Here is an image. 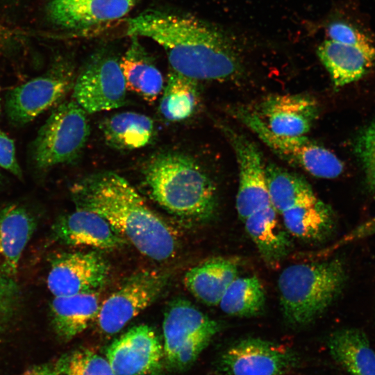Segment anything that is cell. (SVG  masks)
I'll return each instance as SVG.
<instances>
[{
	"mask_svg": "<svg viewBox=\"0 0 375 375\" xmlns=\"http://www.w3.org/2000/svg\"><path fill=\"white\" fill-rule=\"evenodd\" d=\"M214 335L209 333L199 334L185 342L168 362L177 369H184L192 365L206 347Z\"/></svg>",
	"mask_w": 375,
	"mask_h": 375,
	"instance_id": "obj_32",
	"label": "cell"
},
{
	"mask_svg": "<svg viewBox=\"0 0 375 375\" xmlns=\"http://www.w3.org/2000/svg\"><path fill=\"white\" fill-rule=\"evenodd\" d=\"M135 3V0H51L48 12L62 28L84 30L123 17Z\"/></svg>",
	"mask_w": 375,
	"mask_h": 375,
	"instance_id": "obj_16",
	"label": "cell"
},
{
	"mask_svg": "<svg viewBox=\"0 0 375 375\" xmlns=\"http://www.w3.org/2000/svg\"><path fill=\"white\" fill-rule=\"evenodd\" d=\"M317 55L334 85L342 87L360 78L375 62V44H347L325 40Z\"/></svg>",
	"mask_w": 375,
	"mask_h": 375,
	"instance_id": "obj_17",
	"label": "cell"
},
{
	"mask_svg": "<svg viewBox=\"0 0 375 375\" xmlns=\"http://www.w3.org/2000/svg\"><path fill=\"white\" fill-rule=\"evenodd\" d=\"M167 278L165 274L155 270L132 275L101 304L97 317L99 329L107 335L120 331L156 301Z\"/></svg>",
	"mask_w": 375,
	"mask_h": 375,
	"instance_id": "obj_7",
	"label": "cell"
},
{
	"mask_svg": "<svg viewBox=\"0 0 375 375\" xmlns=\"http://www.w3.org/2000/svg\"><path fill=\"white\" fill-rule=\"evenodd\" d=\"M55 241L70 246L112 250L127 240L102 216L90 210L76 209L59 217L51 228Z\"/></svg>",
	"mask_w": 375,
	"mask_h": 375,
	"instance_id": "obj_14",
	"label": "cell"
},
{
	"mask_svg": "<svg viewBox=\"0 0 375 375\" xmlns=\"http://www.w3.org/2000/svg\"><path fill=\"white\" fill-rule=\"evenodd\" d=\"M233 147L239 169V186L235 207L240 219L249 216L270 204L265 165L256 144L244 135L222 126Z\"/></svg>",
	"mask_w": 375,
	"mask_h": 375,
	"instance_id": "obj_12",
	"label": "cell"
},
{
	"mask_svg": "<svg viewBox=\"0 0 375 375\" xmlns=\"http://www.w3.org/2000/svg\"><path fill=\"white\" fill-rule=\"evenodd\" d=\"M127 33L165 51L172 70L195 81H228L241 70L239 56L221 33L193 17L149 10L127 20Z\"/></svg>",
	"mask_w": 375,
	"mask_h": 375,
	"instance_id": "obj_1",
	"label": "cell"
},
{
	"mask_svg": "<svg viewBox=\"0 0 375 375\" xmlns=\"http://www.w3.org/2000/svg\"><path fill=\"white\" fill-rule=\"evenodd\" d=\"M109 274L108 262L97 252L64 253L52 260L47 284L54 297L97 292Z\"/></svg>",
	"mask_w": 375,
	"mask_h": 375,
	"instance_id": "obj_11",
	"label": "cell"
},
{
	"mask_svg": "<svg viewBox=\"0 0 375 375\" xmlns=\"http://www.w3.org/2000/svg\"><path fill=\"white\" fill-rule=\"evenodd\" d=\"M318 112L317 101L311 97L289 94L267 97L257 112L272 132L285 136H303Z\"/></svg>",
	"mask_w": 375,
	"mask_h": 375,
	"instance_id": "obj_15",
	"label": "cell"
},
{
	"mask_svg": "<svg viewBox=\"0 0 375 375\" xmlns=\"http://www.w3.org/2000/svg\"><path fill=\"white\" fill-rule=\"evenodd\" d=\"M355 150L362 166L367 185L375 191V119L358 134Z\"/></svg>",
	"mask_w": 375,
	"mask_h": 375,
	"instance_id": "obj_31",
	"label": "cell"
},
{
	"mask_svg": "<svg viewBox=\"0 0 375 375\" xmlns=\"http://www.w3.org/2000/svg\"><path fill=\"white\" fill-rule=\"evenodd\" d=\"M329 352L351 375H375V351L366 335L357 328H343L328 338Z\"/></svg>",
	"mask_w": 375,
	"mask_h": 375,
	"instance_id": "obj_24",
	"label": "cell"
},
{
	"mask_svg": "<svg viewBox=\"0 0 375 375\" xmlns=\"http://www.w3.org/2000/svg\"><path fill=\"white\" fill-rule=\"evenodd\" d=\"M237 275L238 266L233 260L214 258L189 269L183 283L188 291L203 303L218 306Z\"/></svg>",
	"mask_w": 375,
	"mask_h": 375,
	"instance_id": "obj_22",
	"label": "cell"
},
{
	"mask_svg": "<svg viewBox=\"0 0 375 375\" xmlns=\"http://www.w3.org/2000/svg\"><path fill=\"white\" fill-rule=\"evenodd\" d=\"M19 290L14 277L0 271V331L14 314Z\"/></svg>",
	"mask_w": 375,
	"mask_h": 375,
	"instance_id": "obj_33",
	"label": "cell"
},
{
	"mask_svg": "<svg viewBox=\"0 0 375 375\" xmlns=\"http://www.w3.org/2000/svg\"><path fill=\"white\" fill-rule=\"evenodd\" d=\"M36 226L33 215L21 205L0 206V271L14 277L23 251Z\"/></svg>",
	"mask_w": 375,
	"mask_h": 375,
	"instance_id": "obj_19",
	"label": "cell"
},
{
	"mask_svg": "<svg viewBox=\"0 0 375 375\" xmlns=\"http://www.w3.org/2000/svg\"><path fill=\"white\" fill-rule=\"evenodd\" d=\"M72 194L76 207L102 216L144 256L164 261L174 255L177 242L172 227L120 175L94 174L76 183Z\"/></svg>",
	"mask_w": 375,
	"mask_h": 375,
	"instance_id": "obj_2",
	"label": "cell"
},
{
	"mask_svg": "<svg viewBox=\"0 0 375 375\" xmlns=\"http://www.w3.org/2000/svg\"><path fill=\"white\" fill-rule=\"evenodd\" d=\"M55 365L60 375H115L106 358L85 348L66 353Z\"/></svg>",
	"mask_w": 375,
	"mask_h": 375,
	"instance_id": "obj_30",
	"label": "cell"
},
{
	"mask_svg": "<svg viewBox=\"0 0 375 375\" xmlns=\"http://www.w3.org/2000/svg\"><path fill=\"white\" fill-rule=\"evenodd\" d=\"M0 110H1V105H0Z\"/></svg>",
	"mask_w": 375,
	"mask_h": 375,
	"instance_id": "obj_39",
	"label": "cell"
},
{
	"mask_svg": "<svg viewBox=\"0 0 375 375\" xmlns=\"http://www.w3.org/2000/svg\"><path fill=\"white\" fill-rule=\"evenodd\" d=\"M375 233V217L366 222H364L361 225L358 226L351 233H349L346 238V241H351L352 240H357L368 236Z\"/></svg>",
	"mask_w": 375,
	"mask_h": 375,
	"instance_id": "obj_36",
	"label": "cell"
},
{
	"mask_svg": "<svg viewBox=\"0 0 375 375\" xmlns=\"http://www.w3.org/2000/svg\"><path fill=\"white\" fill-rule=\"evenodd\" d=\"M345 279L344 267L338 259L287 267L278 279L286 322L296 328L310 324L339 296Z\"/></svg>",
	"mask_w": 375,
	"mask_h": 375,
	"instance_id": "obj_4",
	"label": "cell"
},
{
	"mask_svg": "<svg viewBox=\"0 0 375 375\" xmlns=\"http://www.w3.org/2000/svg\"><path fill=\"white\" fill-rule=\"evenodd\" d=\"M277 212L271 206L258 210L243 222L249 237L262 260L272 267H276L290 253L292 241L281 222Z\"/></svg>",
	"mask_w": 375,
	"mask_h": 375,
	"instance_id": "obj_20",
	"label": "cell"
},
{
	"mask_svg": "<svg viewBox=\"0 0 375 375\" xmlns=\"http://www.w3.org/2000/svg\"><path fill=\"white\" fill-rule=\"evenodd\" d=\"M281 215L283 224L289 234L301 240H321L333 228L332 210L317 197L295 206Z\"/></svg>",
	"mask_w": 375,
	"mask_h": 375,
	"instance_id": "obj_25",
	"label": "cell"
},
{
	"mask_svg": "<svg viewBox=\"0 0 375 375\" xmlns=\"http://www.w3.org/2000/svg\"><path fill=\"white\" fill-rule=\"evenodd\" d=\"M233 115L251 130L274 153L289 163L318 178H334L343 170L340 160L327 149L303 136H285L272 132L256 111L238 106Z\"/></svg>",
	"mask_w": 375,
	"mask_h": 375,
	"instance_id": "obj_6",
	"label": "cell"
},
{
	"mask_svg": "<svg viewBox=\"0 0 375 375\" xmlns=\"http://www.w3.org/2000/svg\"><path fill=\"white\" fill-rule=\"evenodd\" d=\"M163 355L155 331L141 324L113 341L107 349L106 359L115 375H147L159 366Z\"/></svg>",
	"mask_w": 375,
	"mask_h": 375,
	"instance_id": "obj_13",
	"label": "cell"
},
{
	"mask_svg": "<svg viewBox=\"0 0 375 375\" xmlns=\"http://www.w3.org/2000/svg\"><path fill=\"white\" fill-rule=\"evenodd\" d=\"M220 329L216 321L209 318L190 302L184 299L173 301L163 319L164 356L169 362L178 349L194 335H215Z\"/></svg>",
	"mask_w": 375,
	"mask_h": 375,
	"instance_id": "obj_18",
	"label": "cell"
},
{
	"mask_svg": "<svg viewBox=\"0 0 375 375\" xmlns=\"http://www.w3.org/2000/svg\"><path fill=\"white\" fill-rule=\"evenodd\" d=\"M265 304L264 288L255 276L236 277L229 285L219 303L226 314L236 317H251L262 310Z\"/></svg>",
	"mask_w": 375,
	"mask_h": 375,
	"instance_id": "obj_29",
	"label": "cell"
},
{
	"mask_svg": "<svg viewBox=\"0 0 375 375\" xmlns=\"http://www.w3.org/2000/svg\"><path fill=\"white\" fill-rule=\"evenodd\" d=\"M74 83L72 69L60 65L15 88L6 96V109L10 121L18 126L31 122L44 111L60 103Z\"/></svg>",
	"mask_w": 375,
	"mask_h": 375,
	"instance_id": "obj_9",
	"label": "cell"
},
{
	"mask_svg": "<svg viewBox=\"0 0 375 375\" xmlns=\"http://www.w3.org/2000/svg\"><path fill=\"white\" fill-rule=\"evenodd\" d=\"M100 306L98 292L54 297L51 316L56 333L65 341L73 339L97 317Z\"/></svg>",
	"mask_w": 375,
	"mask_h": 375,
	"instance_id": "obj_21",
	"label": "cell"
},
{
	"mask_svg": "<svg viewBox=\"0 0 375 375\" xmlns=\"http://www.w3.org/2000/svg\"><path fill=\"white\" fill-rule=\"evenodd\" d=\"M143 174L151 197L169 212L195 221L215 214V185L191 157L178 152L158 154L147 162Z\"/></svg>",
	"mask_w": 375,
	"mask_h": 375,
	"instance_id": "obj_3",
	"label": "cell"
},
{
	"mask_svg": "<svg viewBox=\"0 0 375 375\" xmlns=\"http://www.w3.org/2000/svg\"><path fill=\"white\" fill-rule=\"evenodd\" d=\"M22 375H60L55 365L42 363L28 367Z\"/></svg>",
	"mask_w": 375,
	"mask_h": 375,
	"instance_id": "obj_37",
	"label": "cell"
},
{
	"mask_svg": "<svg viewBox=\"0 0 375 375\" xmlns=\"http://www.w3.org/2000/svg\"><path fill=\"white\" fill-rule=\"evenodd\" d=\"M101 128L107 143L118 149L144 147L155 134L151 118L135 112L115 114L102 122Z\"/></svg>",
	"mask_w": 375,
	"mask_h": 375,
	"instance_id": "obj_26",
	"label": "cell"
},
{
	"mask_svg": "<svg viewBox=\"0 0 375 375\" xmlns=\"http://www.w3.org/2000/svg\"><path fill=\"white\" fill-rule=\"evenodd\" d=\"M330 40L347 44H368L374 43L365 33L356 26L344 22H334L327 28Z\"/></svg>",
	"mask_w": 375,
	"mask_h": 375,
	"instance_id": "obj_34",
	"label": "cell"
},
{
	"mask_svg": "<svg viewBox=\"0 0 375 375\" xmlns=\"http://www.w3.org/2000/svg\"><path fill=\"white\" fill-rule=\"evenodd\" d=\"M1 179H2V176H1V174H0V183L1 181Z\"/></svg>",
	"mask_w": 375,
	"mask_h": 375,
	"instance_id": "obj_38",
	"label": "cell"
},
{
	"mask_svg": "<svg viewBox=\"0 0 375 375\" xmlns=\"http://www.w3.org/2000/svg\"><path fill=\"white\" fill-rule=\"evenodd\" d=\"M265 169L270 204L278 213L317 198L311 186L300 176L273 164Z\"/></svg>",
	"mask_w": 375,
	"mask_h": 375,
	"instance_id": "obj_27",
	"label": "cell"
},
{
	"mask_svg": "<svg viewBox=\"0 0 375 375\" xmlns=\"http://www.w3.org/2000/svg\"><path fill=\"white\" fill-rule=\"evenodd\" d=\"M90 135L87 112L73 99L56 106L33 141L35 167L46 170L76 159Z\"/></svg>",
	"mask_w": 375,
	"mask_h": 375,
	"instance_id": "obj_5",
	"label": "cell"
},
{
	"mask_svg": "<svg viewBox=\"0 0 375 375\" xmlns=\"http://www.w3.org/2000/svg\"><path fill=\"white\" fill-rule=\"evenodd\" d=\"M119 61L126 89L145 101L157 99L164 88L162 75L139 43L137 36Z\"/></svg>",
	"mask_w": 375,
	"mask_h": 375,
	"instance_id": "obj_23",
	"label": "cell"
},
{
	"mask_svg": "<svg viewBox=\"0 0 375 375\" xmlns=\"http://www.w3.org/2000/svg\"><path fill=\"white\" fill-rule=\"evenodd\" d=\"M197 83L172 70L169 73L159 104V111L166 120L179 122L192 115L197 104Z\"/></svg>",
	"mask_w": 375,
	"mask_h": 375,
	"instance_id": "obj_28",
	"label": "cell"
},
{
	"mask_svg": "<svg viewBox=\"0 0 375 375\" xmlns=\"http://www.w3.org/2000/svg\"><path fill=\"white\" fill-rule=\"evenodd\" d=\"M299 361L297 354L289 347L249 338L224 351L219 367L226 375H283L294 369Z\"/></svg>",
	"mask_w": 375,
	"mask_h": 375,
	"instance_id": "obj_10",
	"label": "cell"
},
{
	"mask_svg": "<svg viewBox=\"0 0 375 375\" xmlns=\"http://www.w3.org/2000/svg\"><path fill=\"white\" fill-rule=\"evenodd\" d=\"M73 90L74 100L86 112L122 106L127 89L119 61L109 55L94 56L74 81Z\"/></svg>",
	"mask_w": 375,
	"mask_h": 375,
	"instance_id": "obj_8",
	"label": "cell"
},
{
	"mask_svg": "<svg viewBox=\"0 0 375 375\" xmlns=\"http://www.w3.org/2000/svg\"><path fill=\"white\" fill-rule=\"evenodd\" d=\"M0 167L18 178H22V172L15 155L13 140L0 130Z\"/></svg>",
	"mask_w": 375,
	"mask_h": 375,
	"instance_id": "obj_35",
	"label": "cell"
}]
</instances>
